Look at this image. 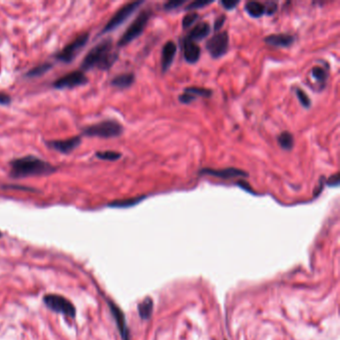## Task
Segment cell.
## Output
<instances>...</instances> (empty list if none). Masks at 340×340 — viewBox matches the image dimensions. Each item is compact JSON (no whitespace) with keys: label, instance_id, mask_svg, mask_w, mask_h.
I'll return each mask as SVG.
<instances>
[{"label":"cell","instance_id":"13","mask_svg":"<svg viewBox=\"0 0 340 340\" xmlns=\"http://www.w3.org/2000/svg\"><path fill=\"white\" fill-rule=\"evenodd\" d=\"M183 48H184V57L188 63L195 64L200 60L201 48L196 42L185 37L183 40Z\"/></svg>","mask_w":340,"mask_h":340},{"label":"cell","instance_id":"5","mask_svg":"<svg viewBox=\"0 0 340 340\" xmlns=\"http://www.w3.org/2000/svg\"><path fill=\"white\" fill-rule=\"evenodd\" d=\"M44 304L52 311L62 313L68 317L74 318L76 315V308L74 304L66 297L60 294H46L43 297Z\"/></svg>","mask_w":340,"mask_h":340},{"label":"cell","instance_id":"28","mask_svg":"<svg viewBox=\"0 0 340 340\" xmlns=\"http://www.w3.org/2000/svg\"><path fill=\"white\" fill-rule=\"evenodd\" d=\"M212 4V1H205V0H196L191 2L190 4L187 5V7L185 8L186 10H196V9H201L204 8L208 5Z\"/></svg>","mask_w":340,"mask_h":340},{"label":"cell","instance_id":"14","mask_svg":"<svg viewBox=\"0 0 340 340\" xmlns=\"http://www.w3.org/2000/svg\"><path fill=\"white\" fill-rule=\"evenodd\" d=\"M177 54V45L173 41H168L162 49V57H161V64H162V71L165 73L170 69L175 57Z\"/></svg>","mask_w":340,"mask_h":340},{"label":"cell","instance_id":"25","mask_svg":"<svg viewBox=\"0 0 340 340\" xmlns=\"http://www.w3.org/2000/svg\"><path fill=\"white\" fill-rule=\"evenodd\" d=\"M295 93H296V97H297L299 103L301 104V106L303 108H305V109L310 108V106H311V100L308 97V95L302 89H300V88H297L296 91H295Z\"/></svg>","mask_w":340,"mask_h":340},{"label":"cell","instance_id":"33","mask_svg":"<svg viewBox=\"0 0 340 340\" xmlns=\"http://www.w3.org/2000/svg\"><path fill=\"white\" fill-rule=\"evenodd\" d=\"M225 21H226V16H225V15L220 16V17L215 21V25H214L215 31H219V30L224 26Z\"/></svg>","mask_w":340,"mask_h":340},{"label":"cell","instance_id":"37","mask_svg":"<svg viewBox=\"0 0 340 340\" xmlns=\"http://www.w3.org/2000/svg\"><path fill=\"white\" fill-rule=\"evenodd\" d=\"M2 236H3V233H2V232H1V231H0V238H1V237H2Z\"/></svg>","mask_w":340,"mask_h":340},{"label":"cell","instance_id":"22","mask_svg":"<svg viewBox=\"0 0 340 340\" xmlns=\"http://www.w3.org/2000/svg\"><path fill=\"white\" fill-rule=\"evenodd\" d=\"M51 68H52V65H51L50 63H43V64L37 65L36 67L30 69V70L26 73V77H28V78H36V77H40V76L44 75L45 73H47Z\"/></svg>","mask_w":340,"mask_h":340},{"label":"cell","instance_id":"7","mask_svg":"<svg viewBox=\"0 0 340 340\" xmlns=\"http://www.w3.org/2000/svg\"><path fill=\"white\" fill-rule=\"evenodd\" d=\"M142 4L143 1H133L123 5L107 22V24L102 30V34L111 32L119 26H121Z\"/></svg>","mask_w":340,"mask_h":340},{"label":"cell","instance_id":"24","mask_svg":"<svg viewBox=\"0 0 340 340\" xmlns=\"http://www.w3.org/2000/svg\"><path fill=\"white\" fill-rule=\"evenodd\" d=\"M96 157L103 161L114 162V161H118L122 157V154L115 152V151H100L96 153Z\"/></svg>","mask_w":340,"mask_h":340},{"label":"cell","instance_id":"17","mask_svg":"<svg viewBox=\"0 0 340 340\" xmlns=\"http://www.w3.org/2000/svg\"><path fill=\"white\" fill-rule=\"evenodd\" d=\"M135 81V75L133 73H123L114 77L111 84L114 87L119 89L129 88Z\"/></svg>","mask_w":340,"mask_h":340},{"label":"cell","instance_id":"31","mask_svg":"<svg viewBox=\"0 0 340 340\" xmlns=\"http://www.w3.org/2000/svg\"><path fill=\"white\" fill-rule=\"evenodd\" d=\"M195 100H196V97L191 95V94H188V93L180 95V97H179V101L182 102L183 104H191Z\"/></svg>","mask_w":340,"mask_h":340},{"label":"cell","instance_id":"32","mask_svg":"<svg viewBox=\"0 0 340 340\" xmlns=\"http://www.w3.org/2000/svg\"><path fill=\"white\" fill-rule=\"evenodd\" d=\"M221 4L223 5V7L227 10H232L235 8V6H237L239 4V1H234V0H223L221 1Z\"/></svg>","mask_w":340,"mask_h":340},{"label":"cell","instance_id":"12","mask_svg":"<svg viewBox=\"0 0 340 340\" xmlns=\"http://www.w3.org/2000/svg\"><path fill=\"white\" fill-rule=\"evenodd\" d=\"M202 175H208L216 178H221V179H233V178H246L248 174L244 171L239 170L237 168H227V169H222V170H214V169H203L200 172Z\"/></svg>","mask_w":340,"mask_h":340},{"label":"cell","instance_id":"9","mask_svg":"<svg viewBox=\"0 0 340 340\" xmlns=\"http://www.w3.org/2000/svg\"><path fill=\"white\" fill-rule=\"evenodd\" d=\"M206 48L210 55L215 59L224 56L228 48V34L227 31L219 32L210 38L206 44Z\"/></svg>","mask_w":340,"mask_h":340},{"label":"cell","instance_id":"27","mask_svg":"<svg viewBox=\"0 0 340 340\" xmlns=\"http://www.w3.org/2000/svg\"><path fill=\"white\" fill-rule=\"evenodd\" d=\"M199 19V15L196 12L193 13H189L187 15H185V17L183 18L182 21V26L184 29H187L189 27H191L197 20Z\"/></svg>","mask_w":340,"mask_h":340},{"label":"cell","instance_id":"35","mask_svg":"<svg viewBox=\"0 0 340 340\" xmlns=\"http://www.w3.org/2000/svg\"><path fill=\"white\" fill-rule=\"evenodd\" d=\"M324 185H325V179L322 177V178L320 179V181H319L318 187H317V188L315 189V191H314V196H318V195L321 193V191H322Z\"/></svg>","mask_w":340,"mask_h":340},{"label":"cell","instance_id":"11","mask_svg":"<svg viewBox=\"0 0 340 340\" xmlns=\"http://www.w3.org/2000/svg\"><path fill=\"white\" fill-rule=\"evenodd\" d=\"M112 316L115 319V322L117 324V327L119 329L120 335L122 337V340H130L129 337V329L126 323V317L124 312L119 308V306H117L112 301H108Z\"/></svg>","mask_w":340,"mask_h":340},{"label":"cell","instance_id":"8","mask_svg":"<svg viewBox=\"0 0 340 340\" xmlns=\"http://www.w3.org/2000/svg\"><path fill=\"white\" fill-rule=\"evenodd\" d=\"M88 83V78L83 71H72L53 83V87L58 90L63 89H72L78 86H83Z\"/></svg>","mask_w":340,"mask_h":340},{"label":"cell","instance_id":"29","mask_svg":"<svg viewBox=\"0 0 340 340\" xmlns=\"http://www.w3.org/2000/svg\"><path fill=\"white\" fill-rule=\"evenodd\" d=\"M185 3H187V0H170V1H168L164 4V9L168 10V11L174 10V9H177L180 6L184 5Z\"/></svg>","mask_w":340,"mask_h":340},{"label":"cell","instance_id":"36","mask_svg":"<svg viewBox=\"0 0 340 340\" xmlns=\"http://www.w3.org/2000/svg\"><path fill=\"white\" fill-rule=\"evenodd\" d=\"M277 7H278V4H277V3L271 2V3L269 4V8L266 9V12H267L268 14L272 15V14H274V13L277 11Z\"/></svg>","mask_w":340,"mask_h":340},{"label":"cell","instance_id":"16","mask_svg":"<svg viewBox=\"0 0 340 340\" xmlns=\"http://www.w3.org/2000/svg\"><path fill=\"white\" fill-rule=\"evenodd\" d=\"M211 33V26L208 22H202L200 24H198L197 26H195L190 32L189 34L186 36L187 38H189L190 40L197 42V41H201L204 38H206L207 36H209V34Z\"/></svg>","mask_w":340,"mask_h":340},{"label":"cell","instance_id":"19","mask_svg":"<svg viewBox=\"0 0 340 340\" xmlns=\"http://www.w3.org/2000/svg\"><path fill=\"white\" fill-rule=\"evenodd\" d=\"M153 307H154V303L152 298L147 297L142 303H140L138 305V312L140 317L143 320H148L153 312Z\"/></svg>","mask_w":340,"mask_h":340},{"label":"cell","instance_id":"26","mask_svg":"<svg viewBox=\"0 0 340 340\" xmlns=\"http://www.w3.org/2000/svg\"><path fill=\"white\" fill-rule=\"evenodd\" d=\"M311 74H312V77L319 82H325L328 76L327 72L320 66H314L311 70Z\"/></svg>","mask_w":340,"mask_h":340},{"label":"cell","instance_id":"18","mask_svg":"<svg viewBox=\"0 0 340 340\" xmlns=\"http://www.w3.org/2000/svg\"><path fill=\"white\" fill-rule=\"evenodd\" d=\"M244 9L246 13L253 18H259L262 17L266 13V6L258 1H249L245 4Z\"/></svg>","mask_w":340,"mask_h":340},{"label":"cell","instance_id":"1","mask_svg":"<svg viewBox=\"0 0 340 340\" xmlns=\"http://www.w3.org/2000/svg\"><path fill=\"white\" fill-rule=\"evenodd\" d=\"M55 171L56 167L32 155L17 158L10 162V176L14 179L46 176Z\"/></svg>","mask_w":340,"mask_h":340},{"label":"cell","instance_id":"6","mask_svg":"<svg viewBox=\"0 0 340 340\" xmlns=\"http://www.w3.org/2000/svg\"><path fill=\"white\" fill-rule=\"evenodd\" d=\"M89 37H90V33L88 32L78 35L74 40H72L61 51L57 53V60L63 63H66V64L71 63L78 55V53L85 47V45L87 44L89 40Z\"/></svg>","mask_w":340,"mask_h":340},{"label":"cell","instance_id":"4","mask_svg":"<svg viewBox=\"0 0 340 340\" xmlns=\"http://www.w3.org/2000/svg\"><path fill=\"white\" fill-rule=\"evenodd\" d=\"M151 11L150 10H143L139 15L135 18V20L131 23V25L126 29L125 33L121 36L118 46L123 47L131 42H133L136 38H138L143 31L145 30L150 18H151Z\"/></svg>","mask_w":340,"mask_h":340},{"label":"cell","instance_id":"15","mask_svg":"<svg viewBox=\"0 0 340 340\" xmlns=\"http://www.w3.org/2000/svg\"><path fill=\"white\" fill-rule=\"evenodd\" d=\"M265 42L268 45L274 46V47H283L287 48L294 42V37L290 34H272L265 38Z\"/></svg>","mask_w":340,"mask_h":340},{"label":"cell","instance_id":"10","mask_svg":"<svg viewBox=\"0 0 340 340\" xmlns=\"http://www.w3.org/2000/svg\"><path fill=\"white\" fill-rule=\"evenodd\" d=\"M81 137H72L64 140H53L46 142L47 146L61 154H70L75 149H77L81 144Z\"/></svg>","mask_w":340,"mask_h":340},{"label":"cell","instance_id":"21","mask_svg":"<svg viewBox=\"0 0 340 340\" xmlns=\"http://www.w3.org/2000/svg\"><path fill=\"white\" fill-rule=\"evenodd\" d=\"M278 142L279 145L281 146V148L284 150V151H290L292 150L293 146H294V138L293 135L288 132V131H284L283 133H281L278 137Z\"/></svg>","mask_w":340,"mask_h":340},{"label":"cell","instance_id":"30","mask_svg":"<svg viewBox=\"0 0 340 340\" xmlns=\"http://www.w3.org/2000/svg\"><path fill=\"white\" fill-rule=\"evenodd\" d=\"M340 176L339 173H335L334 175H332L327 181H326V185L328 187H332V188H337L340 184Z\"/></svg>","mask_w":340,"mask_h":340},{"label":"cell","instance_id":"3","mask_svg":"<svg viewBox=\"0 0 340 340\" xmlns=\"http://www.w3.org/2000/svg\"><path fill=\"white\" fill-rule=\"evenodd\" d=\"M124 132L123 126L115 120H105L90 126L83 130V134L88 137H97L103 139L117 138Z\"/></svg>","mask_w":340,"mask_h":340},{"label":"cell","instance_id":"2","mask_svg":"<svg viewBox=\"0 0 340 340\" xmlns=\"http://www.w3.org/2000/svg\"><path fill=\"white\" fill-rule=\"evenodd\" d=\"M117 59L118 53L114 51L112 40L106 39L87 53L82 62V69L89 70L98 68L101 70H108L113 66Z\"/></svg>","mask_w":340,"mask_h":340},{"label":"cell","instance_id":"23","mask_svg":"<svg viewBox=\"0 0 340 340\" xmlns=\"http://www.w3.org/2000/svg\"><path fill=\"white\" fill-rule=\"evenodd\" d=\"M185 93L191 94L193 96H200L204 98H210L213 94V91L207 88H201V87H188L185 89Z\"/></svg>","mask_w":340,"mask_h":340},{"label":"cell","instance_id":"20","mask_svg":"<svg viewBox=\"0 0 340 340\" xmlns=\"http://www.w3.org/2000/svg\"><path fill=\"white\" fill-rule=\"evenodd\" d=\"M146 197L145 196H140L136 198H131V199H126V200H117L110 203L108 206L111 208H119V209H124V208H130L133 206L138 205L140 202H142Z\"/></svg>","mask_w":340,"mask_h":340},{"label":"cell","instance_id":"34","mask_svg":"<svg viewBox=\"0 0 340 340\" xmlns=\"http://www.w3.org/2000/svg\"><path fill=\"white\" fill-rule=\"evenodd\" d=\"M11 103V98L10 96H8L7 94H4L2 92H0V105H9Z\"/></svg>","mask_w":340,"mask_h":340}]
</instances>
